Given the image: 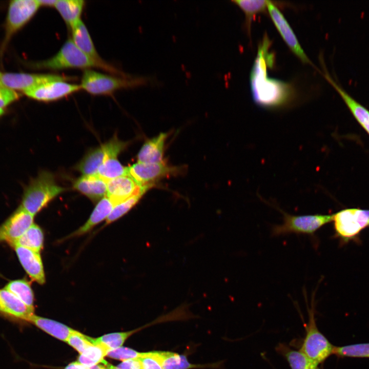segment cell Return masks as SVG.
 <instances>
[{
  "instance_id": "16",
  "label": "cell",
  "mask_w": 369,
  "mask_h": 369,
  "mask_svg": "<svg viewBox=\"0 0 369 369\" xmlns=\"http://www.w3.org/2000/svg\"><path fill=\"white\" fill-rule=\"evenodd\" d=\"M12 247L20 264L31 278L39 284H44L45 277L40 253L18 245Z\"/></svg>"
},
{
  "instance_id": "28",
  "label": "cell",
  "mask_w": 369,
  "mask_h": 369,
  "mask_svg": "<svg viewBox=\"0 0 369 369\" xmlns=\"http://www.w3.org/2000/svg\"><path fill=\"white\" fill-rule=\"evenodd\" d=\"M22 301L30 309L34 310V294L30 284L25 279H17L9 282L4 287Z\"/></svg>"
},
{
  "instance_id": "44",
  "label": "cell",
  "mask_w": 369,
  "mask_h": 369,
  "mask_svg": "<svg viewBox=\"0 0 369 369\" xmlns=\"http://www.w3.org/2000/svg\"><path fill=\"white\" fill-rule=\"evenodd\" d=\"M5 112V110L4 109H0V118L4 115Z\"/></svg>"
},
{
  "instance_id": "31",
  "label": "cell",
  "mask_w": 369,
  "mask_h": 369,
  "mask_svg": "<svg viewBox=\"0 0 369 369\" xmlns=\"http://www.w3.org/2000/svg\"><path fill=\"white\" fill-rule=\"evenodd\" d=\"M108 353L103 347L93 344L79 354L77 361L87 367H91L101 363Z\"/></svg>"
},
{
  "instance_id": "42",
  "label": "cell",
  "mask_w": 369,
  "mask_h": 369,
  "mask_svg": "<svg viewBox=\"0 0 369 369\" xmlns=\"http://www.w3.org/2000/svg\"><path fill=\"white\" fill-rule=\"evenodd\" d=\"M88 369H108L107 367L104 364H98L95 365L88 367Z\"/></svg>"
},
{
  "instance_id": "39",
  "label": "cell",
  "mask_w": 369,
  "mask_h": 369,
  "mask_svg": "<svg viewBox=\"0 0 369 369\" xmlns=\"http://www.w3.org/2000/svg\"><path fill=\"white\" fill-rule=\"evenodd\" d=\"M119 369H142L139 359H130L122 361L116 366Z\"/></svg>"
},
{
  "instance_id": "29",
  "label": "cell",
  "mask_w": 369,
  "mask_h": 369,
  "mask_svg": "<svg viewBox=\"0 0 369 369\" xmlns=\"http://www.w3.org/2000/svg\"><path fill=\"white\" fill-rule=\"evenodd\" d=\"M232 2L237 5L244 12L245 16V26L248 33L250 35L251 22L254 16L258 13L266 11L268 1L234 0Z\"/></svg>"
},
{
  "instance_id": "40",
  "label": "cell",
  "mask_w": 369,
  "mask_h": 369,
  "mask_svg": "<svg viewBox=\"0 0 369 369\" xmlns=\"http://www.w3.org/2000/svg\"><path fill=\"white\" fill-rule=\"evenodd\" d=\"M64 369H88V367L76 361L69 363Z\"/></svg>"
},
{
  "instance_id": "2",
  "label": "cell",
  "mask_w": 369,
  "mask_h": 369,
  "mask_svg": "<svg viewBox=\"0 0 369 369\" xmlns=\"http://www.w3.org/2000/svg\"><path fill=\"white\" fill-rule=\"evenodd\" d=\"M30 66L35 69L51 70L98 68L115 75H128L107 63H100L92 59L79 50L71 38L65 42L54 56L43 61L33 63Z\"/></svg>"
},
{
  "instance_id": "18",
  "label": "cell",
  "mask_w": 369,
  "mask_h": 369,
  "mask_svg": "<svg viewBox=\"0 0 369 369\" xmlns=\"http://www.w3.org/2000/svg\"><path fill=\"white\" fill-rule=\"evenodd\" d=\"M169 134L160 133L147 140L137 154V162L157 163L163 161L165 145Z\"/></svg>"
},
{
  "instance_id": "5",
  "label": "cell",
  "mask_w": 369,
  "mask_h": 369,
  "mask_svg": "<svg viewBox=\"0 0 369 369\" xmlns=\"http://www.w3.org/2000/svg\"><path fill=\"white\" fill-rule=\"evenodd\" d=\"M279 210L283 215V222L272 227L271 233L274 236L289 234L313 236L320 228L333 219V214L294 215Z\"/></svg>"
},
{
  "instance_id": "4",
  "label": "cell",
  "mask_w": 369,
  "mask_h": 369,
  "mask_svg": "<svg viewBox=\"0 0 369 369\" xmlns=\"http://www.w3.org/2000/svg\"><path fill=\"white\" fill-rule=\"evenodd\" d=\"M150 78L144 76H113L88 69L81 78V89L94 95H110L115 91L148 84Z\"/></svg>"
},
{
  "instance_id": "30",
  "label": "cell",
  "mask_w": 369,
  "mask_h": 369,
  "mask_svg": "<svg viewBox=\"0 0 369 369\" xmlns=\"http://www.w3.org/2000/svg\"><path fill=\"white\" fill-rule=\"evenodd\" d=\"M97 175L108 181L122 176L128 175V167L123 166L117 157H112L99 167Z\"/></svg>"
},
{
  "instance_id": "32",
  "label": "cell",
  "mask_w": 369,
  "mask_h": 369,
  "mask_svg": "<svg viewBox=\"0 0 369 369\" xmlns=\"http://www.w3.org/2000/svg\"><path fill=\"white\" fill-rule=\"evenodd\" d=\"M291 369H316L318 364L308 358L300 350H286L284 352Z\"/></svg>"
},
{
  "instance_id": "3",
  "label": "cell",
  "mask_w": 369,
  "mask_h": 369,
  "mask_svg": "<svg viewBox=\"0 0 369 369\" xmlns=\"http://www.w3.org/2000/svg\"><path fill=\"white\" fill-rule=\"evenodd\" d=\"M65 190L56 183L51 173L42 171L25 187L20 206L34 216Z\"/></svg>"
},
{
  "instance_id": "21",
  "label": "cell",
  "mask_w": 369,
  "mask_h": 369,
  "mask_svg": "<svg viewBox=\"0 0 369 369\" xmlns=\"http://www.w3.org/2000/svg\"><path fill=\"white\" fill-rule=\"evenodd\" d=\"M325 78L338 92L354 116L369 134V111L357 101L325 72Z\"/></svg>"
},
{
  "instance_id": "13",
  "label": "cell",
  "mask_w": 369,
  "mask_h": 369,
  "mask_svg": "<svg viewBox=\"0 0 369 369\" xmlns=\"http://www.w3.org/2000/svg\"><path fill=\"white\" fill-rule=\"evenodd\" d=\"M80 89V85L69 83L65 80H54L42 84L24 93L32 99L49 102L61 99Z\"/></svg>"
},
{
  "instance_id": "19",
  "label": "cell",
  "mask_w": 369,
  "mask_h": 369,
  "mask_svg": "<svg viewBox=\"0 0 369 369\" xmlns=\"http://www.w3.org/2000/svg\"><path fill=\"white\" fill-rule=\"evenodd\" d=\"M0 312L26 321L34 314V310L4 288L0 289Z\"/></svg>"
},
{
  "instance_id": "9",
  "label": "cell",
  "mask_w": 369,
  "mask_h": 369,
  "mask_svg": "<svg viewBox=\"0 0 369 369\" xmlns=\"http://www.w3.org/2000/svg\"><path fill=\"white\" fill-rule=\"evenodd\" d=\"M40 6L38 0H14L10 2L3 49L12 36L32 18Z\"/></svg>"
},
{
  "instance_id": "25",
  "label": "cell",
  "mask_w": 369,
  "mask_h": 369,
  "mask_svg": "<svg viewBox=\"0 0 369 369\" xmlns=\"http://www.w3.org/2000/svg\"><path fill=\"white\" fill-rule=\"evenodd\" d=\"M85 3L83 0H57L54 7L71 28L81 19Z\"/></svg>"
},
{
  "instance_id": "14",
  "label": "cell",
  "mask_w": 369,
  "mask_h": 369,
  "mask_svg": "<svg viewBox=\"0 0 369 369\" xmlns=\"http://www.w3.org/2000/svg\"><path fill=\"white\" fill-rule=\"evenodd\" d=\"M33 220L34 216L19 206L0 226V243L11 245L34 223Z\"/></svg>"
},
{
  "instance_id": "20",
  "label": "cell",
  "mask_w": 369,
  "mask_h": 369,
  "mask_svg": "<svg viewBox=\"0 0 369 369\" xmlns=\"http://www.w3.org/2000/svg\"><path fill=\"white\" fill-rule=\"evenodd\" d=\"M71 29V39L79 50L97 62L106 63L99 56L89 32L81 19L78 20Z\"/></svg>"
},
{
  "instance_id": "7",
  "label": "cell",
  "mask_w": 369,
  "mask_h": 369,
  "mask_svg": "<svg viewBox=\"0 0 369 369\" xmlns=\"http://www.w3.org/2000/svg\"><path fill=\"white\" fill-rule=\"evenodd\" d=\"M309 313V320L306 327V335L300 350L318 364L333 354L334 346L318 330L312 305Z\"/></svg>"
},
{
  "instance_id": "12",
  "label": "cell",
  "mask_w": 369,
  "mask_h": 369,
  "mask_svg": "<svg viewBox=\"0 0 369 369\" xmlns=\"http://www.w3.org/2000/svg\"><path fill=\"white\" fill-rule=\"evenodd\" d=\"M267 9L276 28L293 53L303 63L316 68L306 55L288 21L277 6L272 1H268Z\"/></svg>"
},
{
  "instance_id": "24",
  "label": "cell",
  "mask_w": 369,
  "mask_h": 369,
  "mask_svg": "<svg viewBox=\"0 0 369 369\" xmlns=\"http://www.w3.org/2000/svg\"><path fill=\"white\" fill-rule=\"evenodd\" d=\"M115 204L106 196L98 202L87 221L69 237L78 236L89 231L93 227L107 219Z\"/></svg>"
},
{
  "instance_id": "46",
  "label": "cell",
  "mask_w": 369,
  "mask_h": 369,
  "mask_svg": "<svg viewBox=\"0 0 369 369\" xmlns=\"http://www.w3.org/2000/svg\"><path fill=\"white\" fill-rule=\"evenodd\" d=\"M316 369H319V368H318V367H317Z\"/></svg>"
},
{
  "instance_id": "1",
  "label": "cell",
  "mask_w": 369,
  "mask_h": 369,
  "mask_svg": "<svg viewBox=\"0 0 369 369\" xmlns=\"http://www.w3.org/2000/svg\"><path fill=\"white\" fill-rule=\"evenodd\" d=\"M270 40L265 37L259 46L250 73L253 99L258 105L265 108L281 106L293 96L291 86L285 82L268 76L267 67L273 65L274 57L268 52Z\"/></svg>"
},
{
  "instance_id": "38",
  "label": "cell",
  "mask_w": 369,
  "mask_h": 369,
  "mask_svg": "<svg viewBox=\"0 0 369 369\" xmlns=\"http://www.w3.org/2000/svg\"><path fill=\"white\" fill-rule=\"evenodd\" d=\"M139 359L142 369H162L158 360L153 356L152 352H146V355Z\"/></svg>"
},
{
  "instance_id": "33",
  "label": "cell",
  "mask_w": 369,
  "mask_h": 369,
  "mask_svg": "<svg viewBox=\"0 0 369 369\" xmlns=\"http://www.w3.org/2000/svg\"><path fill=\"white\" fill-rule=\"evenodd\" d=\"M147 191L145 190H142L116 204L108 217L106 219V224L110 223L116 220L126 214L139 201Z\"/></svg>"
},
{
  "instance_id": "41",
  "label": "cell",
  "mask_w": 369,
  "mask_h": 369,
  "mask_svg": "<svg viewBox=\"0 0 369 369\" xmlns=\"http://www.w3.org/2000/svg\"><path fill=\"white\" fill-rule=\"evenodd\" d=\"M40 6L54 7L56 0H38Z\"/></svg>"
},
{
  "instance_id": "6",
  "label": "cell",
  "mask_w": 369,
  "mask_h": 369,
  "mask_svg": "<svg viewBox=\"0 0 369 369\" xmlns=\"http://www.w3.org/2000/svg\"><path fill=\"white\" fill-rule=\"evenodd\" d=\"M184 167L171 166L164 161L157 163L137 162L128 167V173L136 184L148 190L160 180L184 172Z\"/></svg>"
},
{
  "instance_id": "15",
  "label": "cell",
  "mask_w": 369,
  "mask_h": 369,
  "mask_svg": "<svg viewBox=\"0 0 369 369\" xmlns=\"http://www.w3.org/2000/svg\"><path fill=\"white\" fill-rule=\"evenodd\" d=\"M144 190H148L138 186L129 175H124L107 181V196L115 206Z\"/></svg>"
},
{
  "instance_id": "36",
  "label": "cell",
  "mask_w": 369,
  "mask_h": 369,
  "mask_svg": "<svg viewBox=\"0 0 369 369\" xmlns=\"http://www.w3.org/2000/svg\"><path fill=\"white\" fill-rule=\"evenodd\" d=\"M66 342L76 350L79 354L93 344L90 341L89 336L75 330L69 336Z\"/></svg>"
},
{
  "instance_id": "43",
  "label": "cell",
  "mask_w": 369,
  "mask_h": 369,
  "mask_svg": "<svg viewBox=\"0 0 369 369\" xmlns=\"http://www.w3.org/2000/svg\"><path fill=\"white\" fill-rule=\"evenodd\" d=\"M101 363L105 365L108 369H119L116 366H113L112 364H110L109 363L107 362L106 361L104 360Z\"/></svg>"
},
{
  "instance_id": "47",
  "label": "cell",
  "mask_w": 369,
  "mask_h": 369,
  "mask_svg": "<svg viewBox=\"0 0 369 369\" xmlns=\"http://www.w3.org/2000/svg\"><path fill=\"white\" fill-rule=\"evenodd\" d=\"M368 225H369V223H368Z\"/></svg>"
},
{
  "instance_id": "22",
  "label": "cell",
  "mask_w": 369,
  "mask_h": 369,
  "mask_svg": "<svg viewBox=\"0 0 369 369\" xmlns=\"http://www.w3.org/2000/svg\"><path fill=\"white\" fill-rule=\"evenodd\" d=\"M153 356L158 360L162 369H191L213 367L217 364H194L191 363L187 357L168 351H152Z\"/></svg>"
},
{
  "instance_id": "23",
  "label": "cell",
  "mask_w": 369,
  "mask_h": 369,
  "mask_svg": "<svg viewBox=\"0 0 369 369\" xmlns=\"http://www.w3.org/2000/svg\"><path fill=\"white\" fill-rule=\"evenodd\" d=\"M28 321L42 330L51 336L66 342L74 330L56 321L37 316L33 314Z\"/></svg>"
},
{
  "instance_id": "8",
  "label": "cell",
  "mask_w": 369,
  "mask_h": 369,
  "mask_svg": "<svg viewBox=\"0 0 369 369\" xmlns=\"http://www.w3.org/2000/svg\"><path fill=\"white\" fill-rule=\"evenodd\" d=\"M128 145L114 136L106 143L88 152L76 168L83 175H97L99 167L108 159L117 157Z\"/></svg>"
},
{
  "instance_id": "11",
  "label": "cell",
  "mask_w": 369,
  "mask_h": 369,
  "mask_svg": "<svg viewBox=\"0 0 369 369\" xmlns=\"http://www.w3.org/2000/svg\"><path fill=\"white\" fill-rule=\"evenodd\" d=\"M72 76L57 74H38L23 73H2L1 81L3 87L11 90L25 92L42 84L54 80H74Z\"/></svg>"
},
{
  "instance_id": "10",
  "label": "cell",
  "mask_w": 369,
  "mask_h": 369,
  "mask_svg": "<svg viewBox=\"0 0 369 369\" xmlns=\"http://www.w3.org/2000/svg\"><path fill=\"white\" fill-rule=\"evenodd\" d=\"M337 235L346 239L357 235L369 223V210L349 209L333 214Z\"/></svg>"
},
{
  "instance_id": "26",
  "label": "cell",
  "mask_w": 369,
  "mask_h": 369,
  "mask_svg": "<svg viewBox=\"0 0 369 369\" xmlns=\"http://www.w3.org/2000/svg\"><path fill=\"white\" fill-rule=\"evenodd\" d=\"M43 243V232L38 225L33 223L11 246L18 245L40 253Z\"/></svg>"
},
{
  "instance_id": "35",
  "label": "cell",
  "mask_w": 369,
  "mask_h": 369,
  "mask_svg": "<svg viewBox=\"0 0 369 369\" xmlns=\"http://www.w3.org/2000/svg\"><path fill=\"white\" fill-rule=\"evenodd\" d=\"M146 355V352H139L132 348L121 346L108 352L107 356L109 358L119 360L122 361L139 359Z\"/></svg>"
},
{
  "instance_id": "37",
  "label": "cell",
  "mask_w": 369,
  "mask_h": 369,
  "mask_svg": "<svg viewBox=\"0 0 369 369\" xmlns=\"http://www.w3.org/2000/svg\"><path fill=\"white\" fill-rule=\"evenodd\" d=\"M18 93L12 90L2 87L0 88V109H4L18 99Z\"/></svg>"
},
{
  "instance_id": "17",
  "label": "cell",
  "mask_w": 369,
  "mask_h": 369,
  "mask_svg": "<svg viewBox=\"0 0 369 369\" xmlns=\"http://www.w3.org/2000/svg\"><path fill=\"white\" fill-rule=\"evenodd\" d=\"M73 186L93 201L107 196V181L97 175H83L74 182Z\"/></svg>"
},
{
  "instance_id": "27",
  "label": "cell",
  "mask_w": 369,
  "mask_h": 369,
  "mask_svg": "<svg viewBox=\"0 0 369 369\" xmlns=\"http://www.w3.org/2000/svg\"><path fill=\"white\" fill-rule=\"evenodd\" d=\"M141 328L124 332L107 334L96 338L89 337V340L92 344L99 345L109 352L122 346L125 341L130 336L139 331Z\"/></svg>"
},
{
  "instance_id": "45",
  "label": "cell",
  "mask_w": 369,
  "mask_h": 369,
  "mask_svg": "<svg viewBox=\"0 0 369 369\" xmlns=\"http://www.w3.org/2000/svg\"><path fill=\"white\" fill-rule=\"evenodd\" d=\"M2 75V73L0 72V88H2V87H3L2 83V81H1Z\"/></svg>"
},
{
  "instance_id": "34",
  "label": "cell",
  "mask_w": 369,
  "mask_h": 369,
  "mask_svg": "<svg viewBox=\"0 0 369 369\" xmlns=\"http://www.w3.org/2000/svg\"><path fill=\"white\" fill-rule=\"evenodd\" d=\"M333 354L340 357L369 358V343L334 346Z\"/></svg>"
}]
</instances>
